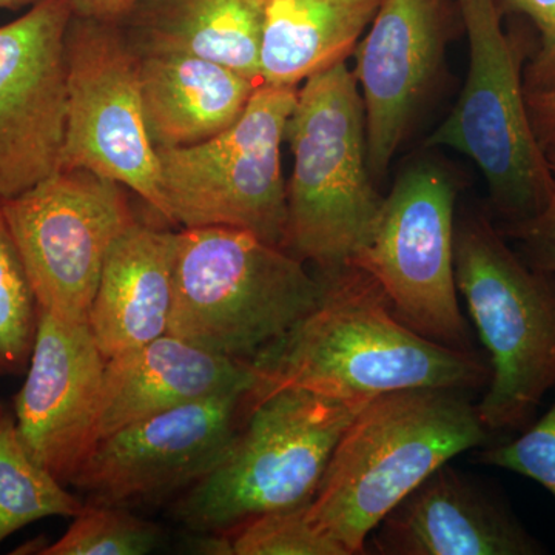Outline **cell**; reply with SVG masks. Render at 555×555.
<instances>
[{"mask_svg": "<svg viewBox=\"0 0 555 555\" xmlns=\"http://www.w3.org/2000/svg\"><path fill=\"white\" fill-rule=\"evenodd\" d=\"M266 0H138L124 30L138 53H185L259 83Z\"/></svg>", "mask_w": 555, "mask_h": 555, "instance_id": "20", "label": "cell"}, {"mask_svg": "<svg viewBox=\"0 0 555 555\" xmlns=\"http://www.w3.org/2000/svg\"><path fill=\"white\" fill-rule=\"evenodd\" d=\"M39 312L35 347L13 411L33 459L69 486L98 441L107 360L89 321Z\"/></svg>", "mask_w": 555, "mask_h": 555, "instance_id": "14", "label": "cell"}, {"mask_svg": "<svg viewBox=\"0 0 555 555\" xmlns=\"http://www.w3.org/2000/svg\"><path fill=\"white\" fill-rule=\"evenodd\" d=\"M312 312L250 361V403L283 387L367 401L418 387L476 392L491 379L477 350L454 349L412 331L382 286L356 264L324 270Z\"/></svg>", "mask_w": 555, "mask_h": 555, "instance_id": "1", "label": "cell"}, {"mask_svg": "<svg viewBox=\"0 0 555 555\" xmlns=\"http://www.w3.org/2000/svg\"><path fill=\"white\" fill-rule=\"evenodd\" d=\"M129 192L94 171L61 169L2 201L39 309L89 321L108 250L138 219Z\"/></svg>", "mask_w": 555, "mask_h": 555, "instance_id": "10", "label": "cell"}, {"mask_svg": "<svg viewBox=\"0 0 555 555\" xmlns=\"http://www.w3.org/2000/svg\"><path fill=\"white\" fill-rule=\"evenodd\" d=\"M379 0H266L259 83L298 89L318 72L346 62Z\"/></svg>", "mask_w": 555, "mask_h": 555, "instance_id": "21", "label": "cell"}, {"mask_svg": "<svg viewBox=\"0 0 555 555\" xmlns=\"http://www.w3.org/2000/svg\"><path fill=\"white\" fill-rule=\"evenodd\" d=\"M367 403L301 387L259 398L217 465L179 496L175 517L195 534L230 532L251 518L308 505L339 438Z\"/></svg>", "mask_w": 555, "mask_h": 555, "instance_id": "4", "label": "cell"}, {"mask_svg": "<svg viewBox=\"0 0 555 555\" xmlns=\"http://www.w3.org/2000/svg\"><path fill=\"white\" fill-rule=\"evenodd\" d=\"M233 555H337L306 517V505L251 518L233 531Z\"/></svg>", "mask_w": 555, "mask_h": 555, "instance_id": "25", "label": "cell"}, {"mask_svg": "<svg viewBox=\"0 0 555 555\" xmlns=\"http://www.w3.org/2000/svg\"><path fill=\"white\" fill-rule=\"evenodd\" d=\"M297 91L259 83L229 129L190 147L156 150L166 221L181 229L246 230L286 247L281 145Z\"/></svg>", "mask_w": 555, "mask_h": 555, "instance_id": "8", "label": "cell"}, {"mask_svg": "<svg viewBox=\"0 0 555 555\" xmlns=\"http://www.w3.org/2000/svg\"><path fill=\"white\" fill-rule=\"evenodd\" d=\"M67 488L33 459L13 406L0 398V543L42 518L82 513L87 502Z\"/></svg>", "mask_w": 555, "mask_h": 555, "instance_id": "22", "label": "cell"}, {"mask_svg": "<svg viewBox=\"0 0 555 555\" xmlns=\"http://www.w3.org/2000/svg\"><path fill=\"white\" fill-rule=\"evenodd\" d=\"M39 2L40 0H0V9L21 10L24 7H33Z\"/></svg>", "mask_w": 555, "mask_h": 555, "instance_id": "31", "label": "cell"}, {"mask_svg": "<svg viewBox=\"0 0 555 555\" xmlns=\"http://www.w3.org/2000/svg\"><path fill=\"white\" fill-rule=\"evenodd\" d=\"M320 297V276L286 248L246 230L181 229L167 334L250 363Z\"/></svg>", "mask_w": 555, "mask_h": 555, "instance_id": "3", "label": "cell"}, {"mask_svg": "<svg viewBox=\"0 0 555 555\" xmlns=\"http://www.w3.org/2000/svg\"><path fill=\"white\" fill-rule=\"evenodd\" d=\"M286 141L294 169L284 248L320 272L349 264L371 232L383 196L367 164L363 98L346 62L302 82Z\"/></svg>", "mask_w": 555, "mask_h": 555, "instance_id": "6", "label": "cell"}, {"mask_svg": "<svg viewBox=\"0 0 555 555\" xmlns=\"http://www.w3.org/2000/svg\"><path fill=\"white\" fill-rule=\"evenodd\" d=\"M440 0H379L352 69L366 116L367 164L385 177L443 60Z\"/></svg>", "mask_w": 555, "mask_h": 555, "instance_id": "15", "label": "cell"}, {"mask_svg": "<svg viewBox=\"0 0 555 555\" xmlns=\"http://www.w3.org/2000/svg\"><path fill=\"white\" fill-rule=\"evenodd\" d=\"M257 374L247 361L208 352L166 334L107 360L98 440L145 416L233 389H251Z\"/></svg>", "mask_w": 555, "mask_h": 555, "instance_id": "17", "label": "cell"}, {"mask_svg": "<svg viewBox=\"0 0 555 555\" xmlns=\"http://www.w3.org/2000/svg\"><path fill=\"white\" fill-rule=\"evenodd\" d=\"M502 13L524 14L539 31V49L525 65L526 93L555 89V0H499Z\"/></svg>", "mask_w": 555, "mask_h": 555, "instance_id": "27", "label": "cell"}, {"mask_svg": "<svg viewBox=\"0 0 555 555\" xmlns=\"http://www.w3.org/2000/svg\"><path fill=\"white\" fill-rule=\"evenodd\" d=\"M366 543L379 555H539L503 500L451 465L438 467L393 507Z\"/></svg>", "mask_w": 555, "mask_h": 555, "instance_id": "16", "label": "cell"}, {"mask_svg": "<svg viewBox=\"0 0 555 555\" xmlns=\"http://www.w3.org/2000/svg\"><path fill=\"white\" fill-rule=\"evenodd\" d=\"M456 188L443 169L416 163L383 196L366 241L350 264L382 286L396 315L423 337L474 350L456 298Z\"/></svg>", "mask_w": 555, "mask_h": 555, "instance_id": "9", "label": "cell"}, {"mask_svg": "<svg viewBox=\"0 0 555 555\" xmlns=\"http://www.w3.org/2000/svg\"><path fill=\"white\" fill-rule=\"evenodd\" d=\"M138 0H68L73 16L122 24Z\"/></svg>", "mask_w": 555, "mask_h": 555, "instance_id": "30", "label": "cell"}, {"mask_svg": "<svg viewBox=\"0 0 555 555\" xmlns=\"http://www.w3.org/2000/svg\"><path fill=\"white\" fill-rule=\"evenodd\" d=\"M489 436L467 390L418 387L374 398L339 438L306 517L337 555L366 554L393 507Z\"/></svg>", "mask_w": 555, "mask_h": 555, "instance_id": "2", "label": "cell"}, {"mask_svg": "<svg viewBox=\"0 0 555 555\" xmlns=\"http://www.w3.org/2000/svg\"><path fill=\"white\" fill-rule=\"evenodd\" d=\"M72 17L68 0H40L0 27V201L61 170Z\"/></svg>", "mask_w": 555, "mask_h": 555, "instance_id": "13", "label": "cell"}, {"mask_svg": "<svg viewBox=\"0 0 555 555\" xmlns=\"http://www.w3.org/2000/svg\"><path fill=\"white\" fill-rule=\"evenodd\" d=\"M141 57V93L150 141L159 149L199 144L243 115L257 80L185 53L149 51Z\"/></svg>", "mask_w": 555, "mask_h": 555, "instance_id": "19", "label": "cell"}, {"mask_svg": "<svg viewBox=\"0 0 555 555\" xmlns=\"http://www.w3.org/2000/svg\"><path fill=\"white\" fill-rule=\"evenodd\" d=\"M177 233L137 219L109 248L89 324L105 360L169 331Z\"/></svg>", "mask_w": 555, "mask_h": 555, "instance_id": "18", "label": "cell"}, {"mask_svg": "<svg viewBox=\"0 0 555 555\" xmlns=\"http://www.w3.org/2000/svg\"><path fill=\"white\" fill-rule=\"evenodd\" d=\"M65 62L67 124L61 169L113 179L166 219L158 152L142 109L141 57L122 24L73 16Z\"/></svg>", "mask_w": 555, "mask_h": 555, "instance_id": "11", "label": "cell"}, {"mask_svg": "<svg viewBox=\"0 0 555 555\" xmlns=\"http://www.w3.org/2000/svg\"><path fill=\"white\" fill-rule=\"evenodd\" d=\"M250 392L228 390L120 427L96 441L69 486L89 503L124 507L182 494L224 454Z\"/></svg>", "mask_w": 555, "mask_h": 555, "instance_id": "12", "label": "cell"}, {"mask_svg": "<svg viewBox=\"0 0 555 555\" xmlns=\"http://www.w3.org/2000/svg\"><path fill=\"white\" fill-rule=\"evenodd\" d=\"M454 269L491 366L478 416L491 434L521 433L555 387V275L531 268L483 214L456 221Z\"/></svg>", "mask_w": 555, "mask_h": 555, "instance_id": "5", "label": "cell"}, {"mask_svg": "<svg viewBox=\"0 0 555 555\" xmlns=\"http://www.w3.org/2000/svg\"><path fill=\"white\" fill-rule=\"evenodd\" d=\"M39 305L0 201V379L27 371L39 326Z\"/></svg>", "mask_w": 555, "mask_h": 555, "instance_id": "23", "label": "cell"}, {"mask_svg": "<svg viewBox=\"0 0 555 555\" xmlns=\"http://www.w3.org/2000/svg\"><path fill=\"white\" fill-rule=\"evenodd\" d=\"M469 42L462 93L427 147L467 156L488 182L503 224L539 214L553 190L550 156L540 144L526 104L528 50L503 30L499 0H459Z\"/></svg>", "mask_w": 555, "mask_h": 555, "instance_id": "7", "label": "cell"}, {"mask_svg": "<svg viewBox=\"0 0 555 555\" xmlns=\"http://www.w3.org/2000/svg\"><path fill=\"white\" fill-rule=\"evenodd\" d=\"M550 156L554 175L553 190L545 207L534 217L499 228L505 238L517 241L518 255L531 268L555 275V153Z\"/></svg>", "mask_w": 555, "mask_h": 555, "instance_id": "28", "label": "cell"}, {"mask_svg": "<svg viewBox=\"0 0 555 555\" xmlns=\"http://www.w3.org/2000/svg\"><path fill=\"white\" fill-rule=\"evenodd\" d=\"M532 127L546 153H555V89L526 93Z\"/></svg>", "mask_w": 555, "mask_h": 555, "instance_id": "29", "label": "cell"}, {"mask_svg": "<svg viewBox=\"0 0 555 555\" xmlns=\"http://www.w3.org/2000/svg\"><path fill=\"white\" fill-rule=\"evenodd\" d=\"M160 540L159 526L126 507L87 503L67 532L39 555H144L153 553Z\"/></svg>", "mask_w": 555, "mask_h": 555, "instance_id": "24", "label": "cell"}, {"mask_svg": "<svg viewBox=\"0 0 555 555\" xmlns=\"http://www.w3.org/2000/svg\"><path fill=\"white\" fill-rule=\"evenodd\" d=\"M477 460L483 465L531 478L555 496V401L546 414L526 426L520 436L481 449Z\"/></svg>", "mask_w": 555, "mask_h": 555, "instance_id": "26", "label": "cell"}]
</instances>
